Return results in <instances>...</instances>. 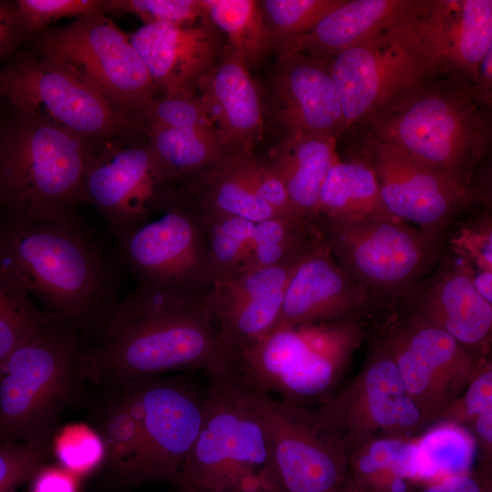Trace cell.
<instances>
[{"mask_svg": "<svg viewBox=\"0 0 492 492\" xmlns=\"http://www.w3.org/2000/svg\"><path fill=\"white\" fill-rule=\"evenodd\" d=\"M0 264L53 318L94 340L121 295V268L84 228L63 218L0 217ZM40 307V306H39Z\"/></svg>", "mask_w": 492, "mask_h": 492, "instance_id": "6da1fadb", "label": "cell"}, {"mask_svg": "<svg viewBox=\"0 0 492 492\" xmlns=\"http://www.w3.org/2000/svg\"><path fill=\"white\" fill-rule=\"evenodd\" d=\"M203 298L135 287L97 337L84 344L80 373L93 385L177 370H229Z\"/></svg>", "mask_w": 492, "mask_h": 492, "instance_id": "7a4b0ae2", "label": "cell"}, {"mask_svg": "<svg viewBox=\"0 0 492 492\" xmlns=\"http://www.w3.org/2000/svg\"><path fill=\"white\" fill-rule=\"evenodd\" d=\"M479 104L472 86L443 75L346 131H354V145L389 146L473 188L491 143Z\"/></svg>", "mask_w": 492, "mask_h": 492, "instance_id": "3957f363", "label": "cell"}, {"mask_svg": "<svg viewBox=\"0 0 492 492\" xmlns=\"http://www.w3.org/2000/svg\"><path fill=\"white\" fill-rule=\"evenodd\" d=\"M95 141L9 108L0 128V217L77 214Z\"/></svg>", "mask_w": 492, "mask_h": 492, "instance_id": "277c9868", "label": "cell"}, {"mask_svg": "<svg viewBox=\"0 0 492 492\" xmlns=\"http://www.w3.org/2000/svg\"><path fill=\"white\" fill-rule=\"evenodd\" d=\"M198 436L182 469V492H274L263 421L231 371L207 374Z\"/></svg>", "mask_w": 492, "mask_h": 492, "instance_id": "5b68a950", "label": "cell"}, {"mask_svg": "<svg viewBox=\"0 0 492 492\" xmlns=\"http://www.w3.org/2000/svg\"><path fill=\"white\" fill-rule=\"evenodd\" d=\"M368 336L362 321L276 327L233 357L229 369L248 387L285 403L321 404Z\"/></svg>", "mask_w": 492, "mask_h": 492, "instance_id": "8992f818", "label": "cell"}, {"mask_svg": "<svg viewBox=\"0 0 492 492\" xmlns=\"http://www.w3.org/2000/svg\"><path fill=\"white\" fill-rule=\"evenodd\" d=\"M81 335L51 320L0 364V446L49 448L64 409L81 384Z\"/></svg>", "mask_w": 492, "mask_h": 492, "instance_id": "52a82bcc", "label": "cell"}, {"mask_svg": "<svg viewBox=\"0 0 492 492\" xmlns=\"http://www.w3.org/2000/svg\"><path fill=\"white\" fill-rule=\"evenodd\" d=\"M339 265L384 310L428 275L445 240L392 216L320 220Z\"/></svg>", "mask_w": 492, "mask_h": 492, "instance_id": "ba28073f", "label": "cell"}, {"mask_svg": "<svg viewBox=\"0 0 492 492\" xmlns=\"http://www.w3.org/2000/svg\"><path fill=\"white\" fill-rule=\"evenodd\" d=\"M414 15L330 58L344 132L434 78L447 75L425 47Z\"/></svg>", "mask_w": 492, "mask_h": 492, "instance_id": "9c48e42d", "label": "cell"}, {"mask_svg": "<svg viewBox=\"0 0 492 492\" xmlns=\"http://www.w3.org/2000/svg\"><path fill=\"white\" fill-rule=\"evenodd\" d=\"M179 182L138 129L95 141L82 201L92 205L115 238L174 206Z\"/></svg>", "mask_w": 492, "mask_h": 492, "instance_id": "30bf717a", "label": "cell"}, {"mask_svg": "<svg viewBox=\"0 0 492 492\" xmlns=\"http://www.w3.org/2000/svg\"><path fill=\"white\" fill-rule=\"evenodd\" d=\"M32 40L36 54L81 79L129 117L159 93L129 36L106 14L76 17Z\"/></svg>", "mask_w": 492, "mask_h": 492, "instance_id": "8fae6325", "label": "cell"}, {"mask_svg": "<svg viewBox=\"0 0 492 492\" xmlns=\"http://www.w3.org/2000/svg\"><path fill=\"white\" fill-rule=\"evenodd\" d=\"M0 100L60 128L103 140L138 129L132 118L62 67L22 53L0 67Z\"/></svg>", "mask_w": 492, "mask_h": 492, "instance_id": "7c38bea8", "label": "cell"}, {"mask_svg": "<svg viewBox=\"0 0 492 492\" xmlns=\"http://www.w3.org/2000/svg\"><path fill=\"white\" fill-rule=\"evenodd\" d=\"M367 340L366 356L358 374L313 408L347 453L374 436L412 439L431 425L407 393L381 336L369 333Z\"/></svg>", "mask_w": 492, "mask_h": 492, "instance_id": "4fadbf2b", "label": "cell"}, {"mask_svg": "<svg viewBox=\"0 0 492 492\" xmlns=\"http://www.w3.org/2000/svg\"><path fill=\"white\" fill-rule=\"evenodd\" d=\"M116 241V257L135 287L203 298L215 282L201 227L179 203Z\"/></svg>", "mask_w": 492, "mask_h": 492, "instance_id": "5bb4252c", "label": "cell"}, {"mask_svg": "<svg viewBox=\"0 0 492 492\" xmlns=\"http://www.w3.org/2000/svg\"><path fill=\"white\" fill-rule=\"evenodd\" d=\"M245 387L267 432L274 492H337L348 477L341 439L312 407Z\"/></svg>", "mask_w": 492, "mask_h": 492, "instance_id": "9a60e30c", "label": "cell"}, {"mask_svg": "<svg viewBox=\"0 0 492 492\" xmlns=\"http://www.w3.org/2000/svg\"><path fill=\"white\" fill-rule=\"evenodd\" d=\"M134 381L141 406L139 443L118 483L163 482L179 487L184 461L201 424L205 392L183 375Z\"/></svg>", "mask_w": 492, "mask_h": 492, "instance_id": "2e32d148", "label": "cell"}, {"mask_svg": "<svg viewBox=\"0 0 492 492\" xmlns=\"http://www.w3.org/2000/svg\"><path fill=\"white\" fill-rule=\"evenodd\" d=\"M377 333L407 393L431 425L457 400L480 359L489 354L467 348L440 329L404 322L387 311Z\"/></svg>", "mask_w": 492, "mask_h": 492, "instance_id": "e0dca14e", "label": "cell"}, {"mask_svg": "<svg viewBox=\"0 0 492 492\" xmlns=\"http://www.w3.org/2000/svg\"><path fill=\"white\" fill-rule=\"evenodd\" d=\"M368 159L387 212L445 240L448 228L474 200L467 188L442 171L381 144L353 145Z\"/></svg>", "mask_w": 492, "mask_h": 492, "instance_id": "ac0fdd59", "label": "cell"}, {"mask_svg": "<svg viewBox=\"0 0 492 492\" xmlns=\"http://www.w3.org/2000/svg\"><path fill=\"white\" fill-rule=\"evenodd\" d=\"M471 268L463 257L444 252L432 272L385 311L404 322L440 329L477 353L489 354L492 304L475 289Z\"/></svg>", "mask_w": 492, "mask_h": 492, "instance_id": "d6986e66", "label": "cell"}, {"mask_svg": "<svg viewBox=\"0 0 492 492\" xmlns=\"http://www.w3.org/2000/svg\"><path fill=\"white\" fill-rule=\"evenodd\" d=\"M270 115L284 138L312 135L338 138L345 130L330 58L276 51Z\"/></svg>", "mask_w": 492, "mask_h": 492, "instance_id": "ffe728a7", "label": "cell"}, {"mask_svg": "<svg viewBox=\"0 0 492 492\" xmlns=\"http://www.w3.org/2000/svg\"><path fill=\"white\" fill-rule=\"evenodd\" d=\"M300 261L213 282L203 301L218 323V344L228 364L274 328L288 281Z\"/></svg>", "mask_w": 492, "mask_h": 492, "instance_id": "44dd1931", "label": "cell"}, {"mask_svg": "<svg viewBox=\"0 0 492 492\" xmlns=\"http://www.w3.org/2000/svg\"><path fill=\"white\" fill-rule=\"evenodd\" d=\"M379 309L369 292L335 261L326 241L292 272L274 328L366 322Z\"/></svg>", "mask_w": 492, "mask_h": 492, "instance_id": "7402d4cb", "label": "cell"}, {"mask_svg": "<svg viewBox=\"0 0 492 492\" xmlns=\"http://www.w3.org/2000/svg\"><path fill=\"white\" fill-rule=\"evenodd\" d=\"M219 33L205 18L188 26L143 25L129 40L161 96H192L224 51Z\"/></svg>", "mask_w": 492, "mask_h": 492, "instance_id": "603a6c76", "label": "cell"}, {"mask_svg": "<svg viewBox=\"0 0 492 492\" xmlns=\"http://www.w3.org/2000/svg\"><path fill=\"white\" fill-rule=\"evenodd\" d=\"M413 19L443 71L474 87L480 62L492 47V1L422 0Z\"/></svg>", "mask_w": 492, "mask_h": 492, "instance_id": "cb8c5ba5", "label": "cell"}, {"mask_svg": "<svg viewBox=\"0 0 492 492\" xmlns=\"http://www.w3.org/2000/svg\"><path fill=\"white\" fill-rule=\"evenodd\" d=\"M196 97L228 157L253 154L265 129L261 95L250 69L226 46L218 62L200 79Z\"/></svg>", "mask_w": 492, "mask_h": 492, "instance_id": "d4e9b609", "label": "cell"}, {"mask_svg": "<svg viewBox=\"0 0 492 492\" xmlns=\"http://www.w3.org/2000/svg\"><path fill=\"white\" fill-rule=\"evenodd\" d=\"M422 0H344L303 36L275 51L331 58L410 18Z\"/></svg>", "mask_w": 492, "mask_h": 492, "instance_id": "484cf974", "label": "cell"}, {"mask_svg": "<svg viewBox=\"0 0 492 492\" xmlns=\"http://www.w3.org/2000/svg\"><path fill=\"white\" fill-rule=\"evenodd\" d=\"M339 158L336 138L301 135L282 138L263 159L280 176L298 214L317 224L320 190Z\"/></svg>", "mask_w": 492, "mask_h": 492, "instance_id": "4316f807", "label": "cell"}, {"mask_svg": "<svg viewBox=\"0 0 492 492\" xmlns=\"http://www.w3.org/2000/svg\"><path fill=\"white\" fill-rule=\"evenodd\" d=\"M98 394L89 405L93 430L100 438L101 465L118 483L139 443L141 406L134 380L96 385Z\"/></svg>", "mask_w": 492, "mask_h": 492, "instance_id": "83f0119b", "label": "cell"}, {"mask_svg": "<svg viewBox=\"0 0 492 492\" xmlns=\"http://www.w3.org/2000/svg\"><path fill=\"white\" fill-rule=\"evenodd\" d=\"M177 203L196 220L224 216L257 223L279 217L247 185L232 159L182 180Z\"/></svg>", "mask_w": 492, "mask_h": 492, "instance_id": "f1b7e54d", "label": "cell"}, {"mask_svg": "<svg viewBox=\"0 0 492 492\" xmlns=\"http://www.w3.org/2000/svg\"><path fill=\"white\" fill-rule=\"evenodd\" d=\"M317 213V224L326 220L391 216L382 202L375 173L364 154L351 149L346 158L340 157L332 166L320 190Z\"/></svg>", "mask_w": 492, "mask_h": 492, "instance_id": "f546056e", "label": "cell"}, {"mask_svg": "<svg viewBox=\"0 0 492 492\" xmlns=\"http://www.w3.org/2000/svg\"><path fill=\"white\" fill-rule=\"evenodd\" d=\"M348 478L364 492H414L411 439L371 437L347 453Z\"/></svg>", "mask_w": 492, "mask_h": 492, "instance_id": "4dcf8cb0", "label": "cell"}, {"mask_svg": "<svg viewBox=\"0 0 492 492\" xmlns=\"http://www.w3.org/2000/svg\"><path fill=\"white\" fill-rule=\"evenodd\" d=\"M477 446L468 428L447 421L430 425L411 439L416 484H431L472 470Z\"/></svg>", "mask_w": 492, "mask_h": 492, "instance_id": "1f68e13d", "label": "cell"}, {"mask_svg": "<svg viewBox=\"0 0 492 492\" xmlns=\"http://www.w3.org/2000/svg\"><path fill=\"white\" fill-rule=\"evenodd\" d=\"M207 19L227 38L226 46L249 69L274 51L261 1L201 0Z\"/></svg>", "mask_w": 492, "mask_h": 492, "instance_id": "d6a6232c", "label": "cell"}, {"mask_svg": "<svg viewBox=\"0 0 492 492\" xmlns=\"http://www.w3.org/2000/svg\"><path fill=\"white\" fill-rule=\"evenodd\" d=\"M138 129L179 185L193 175L231 160L212 133L159 126Z\"/></svg>", "mask_w": 492, "mask_h": 492, "instance_id": "836d02e7", "label": "cell"}, {"mask_svg": "<svg viewBox=\"0 0 492 492\" xmlns=\"http://www.w3.org/2000/svg\"><path fill=\"white\" fill-rule=\"evenodd\" d=\"M325 241L321 228L308 220L274 217L257 222L246 272L300 261Z\"/></svg>", "mask_w": 492, "mask_h": 492, "instance_id": "e575fe53", "label": "cell"}, {"mask_svg": "<svg viewBox=\"0 0 492 492\" xmlns=\"http://www.w3.org/2000/svg\"><path fill=\"white\" fill-rule=\"evenodd\" d=\"M51 318L0 264V364Z\"/></svg>", "mask_w": 492, "mask_h": 492, "instance_id": "d590c367", "label": "cell"}, {"mask_svg": "<svg viewBox=\"0 0 492 492\" xmlns=\"http://www.w3.org/2000/svg\"><path fill=\"white\" fill-rule=\"evenodd\" d=\"M205 235L215 281L246 272L255 223L239 217L197 220Z\"/></svg>", "mask_w": 492, "mask_h": 492, "instance_id": "8d00e7d4", "label": "cell"}, {"mask_svg": "<svg viewBox=\"0 0 492 492\" xmlns=\"http://www.w3.org/2000/svg\"><path fill=\"white\" fill-rule=\"evenodd\" d=\"M344 0L261 1L264 20L275 49L305 35L331 10Z\"/></svg>", "mask_w": 492, "mask_h": 492, "instance_id": "74e56055", "label": "cell"}, {"mask_svg": "<svg viewBox=\"0 0 492 492\" xmlns=\"http://www.w3.org/2000/svg\"><path fill=\"white\" fill-rule=\"evenodd\" d=\"M136 128L159 126L212 133V125L196 95L156 97L133 113ZM216 137V136H215Z\"/></svg>", "mask_w": 492, "mask_h": 492, "instance_id": "f35d334b", "label": "cell"}, {"mask_svg": "<svg viewBox=\"0 0 492 492\" xmlns=\"http://www.w3.org/2000/svg\"><path fill=\"white\" fill-rule=\"evenodd\" d=\"M104 13L133 14L144 25L193 26L207 18L201 0H101Z\"/></svg>", "mask_w": 492, "mask_h": 492, "instance_id": "ab89813d", "label": "cell"}, {"mask_svg": "<svg viewBox=\"0 0 492 492\" xmlns=\"http://www.w3.org/2000/svg\"><path fill=\"white\" fill-rule=\"evenodd\" d=\"M15 5L25 40L65 17L105 14L101 0H15Z\"/></svg>", "mask_w": 492, "mask_h": 492, "instance_id": "60d3db41", "label": "cell"}, {"mask_svg": "<svg viewBox=\"0 0 492 492\" xmlns=\"http://www.w3.org/2000/svg\"><path fill=\"white\" fill-rule=\"evenodd\" d=\"M232 162L247 185L279 217L306 220L293 207L280 176L263 159L251 154L234 159Z\"/></svg>", "mask_w": 492, "mask_h": 492, "instance_id": "b9f144b4", "label": "cell"}, {"mask_svg": "<svg viewBox=\"0 0 492 492\" xmlns=\"http://www.w3.org/2000/svg\"><path fill=\"white\" fill-rule=\"evenodd\" d=\"M487 412H492V363L489 354L480 359L466 389L439 421L466 427Z\"/></svg>", "mask_w": 492, "mask_h": 492, "instance_id": "7bdbcfd3", "label": "cell"}, {"mask_svg": "<svg viewBox=\"0 0 492 492\" xmlns=\"http://www.w3.org/2000/svg\"><path fill=\"white\" fill-rule=\"evenodd\" d=\"M49 448L12 443L0 446V492H16L46 466Z\"/></svg>", "mask_w": 492, "mask_h": 492, "instance_id": "ee69618b", "label": "cell"}, {"mask_svg": "<svg viewBox=\"0 0 492 492\" xmlns=\"http://www.w3.org/2000/svg\"><path fill=\"white\" fill-rule=\"evenodd\" d=\"M56 456L67 471L84 474L102 463L104 448L94 430L75 427L57 439Z\"/></svg>", "mask_w": 492, "mask_h": 492, "instance_id": "f6af8a7d", "label": "cell"}, {"mask_svg": "<svg viewBox=\"0 0 492 492\" xmlns=\"http://www.w3.org/2000/svg\"><path fill=\"white\" fill-rule=\"evenodd\" d=\"M484 223L466 228L455 240V253L463 257L478 270L492 271L491 219L486 217Z\"/></svg>", "mask_w": 492, "mask_h": 492, "instance_id": "bcb514c9", "label": "cell"}, {"mask_svg": "<svg viewBox=\"0 0 492 492\" xmlns=\"http://www.w3.org/2000/svg\"><path fill=\"white\" fill-rule=\"evenodd\" d=\"M416 492H492L491 467L481 465L476 470L422 485Z\"/></svg>", "mask_w": 492, "mask_h": 492, "instance_id": "7dc6e473", "label": "cell"}, {"mask_svg": "<svg viewBox=\"0 0 492 492\" xmlns=\"http://www.w3.org/2000/svg\"><path fill=\"white\" fill-rule=\"evenodd\" d=\"M25 41L15 1L0 0V63Z\"/></svg>", "mask_w": 492, "mask_h": 492, "instance_id": "c3c4849f", "label": "cell"}, {"mask_svg": "<svg viewBox=\"0 0 492 492\" xmlns=\"http://www.w3.org/2000/svg\"><path fill=\"white\" fill-rule=\"evenodd\" d=\"M32 492H76V484L67 470L43 467L32 479Z\"/></svg>", "mask_w": 492, "mask_h": 492, "instance_id": "681fc988", "label": "cell"}, {"mask_svg": "<svg viewBox=\"0 0 492 492\" xmlns=\"http://www.w3.org/2000/svg\"><path fill=\"white\" fill-rule=\"evenodd\" d=\"M466 428L472 433L477 449L482 454V465L491 466L492 412H487L477 417Z\"/></svg>", "mask_w": 492, "mask_h": 492, "instance_id": "f907efd6", "label": "cell"}, {"mask_svg": "<svg viewBox=\"0 0 492 492\" xmlns=\"http://www.w3.org/2000/svg\"><path fill=\"white\" fill-rule=\"evenodd\" d=\"M474 91L478 100L487 106L491 105L492 100V47H490L482 58L477 70V78Z\"/></svg>", "mask_w": 492, "mask_h": 492, "instance_id": "816d5d0a", "label": "cell"}, {"mask_svg": "<svg viewBox=\"0 0 492 492\" xmlns=\"http://www.w3.org/2000/svg\"><path fill=\"white\" fill-rule=\"evenodd\" d=\"M471 280L479 295L492 304V271L478 270L472 265Z\"/></svg>", "mask_w": 492, "mask_h": 492, "instance_id": "f5cc1de1", "label": "cell"}, {"mask_svg": "<svg viewBox=\"0 0 492 492\" xmlns=\"http://www.w3.org/2000/svg\"><path fill=\"white\" fill-rule=\"evenodd\" d=\"M337 492H364L355 486L348 477Z\"/></svg>", "mask_w": 492, "mask_h": 492, "instance_id": "db71d44e", "label": "cell"}, {"mask_svg": "<svg viewBox=\"0 0 492 492\" xmlns=\"http://www.w3.org/2000/svg\"><path fill=\"white\" fill-rule=\"evenodd\" d=\"M3 118H4V115L2 113H0V128H1V125H2V122H3Z\"/></svg>", "mask_w": 492, "mask_h": 492, "instance_id": "11a10c76", "label": "cell"}]
</instances>
